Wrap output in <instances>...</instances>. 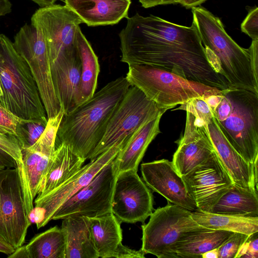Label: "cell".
I'll return each mask as SVG.
<instances>
[{"label":"cell","instance_id":"cell-43","mask_svg":"<svg viewBox=\"0 0 258 258\" xmlns=\"http://www.w3.org/2000/svg\"><path fill=\"white\" fill-rule=\"evenodd\" d=\"M0 157L8 162L13 168H17L14 160L6 152L0 148Z\"/></svg>","mask_w":258,"mask_h":258},{"label":"cell","instance_id":"cell-12","mask_svg":"<svg viewBox=\"0 0 258 258\" xmlns=\"http://www.w3.org/2000/svg\"><path fill=\"white\" fill-rule=\"evenodd\" d=\"M82 23L81 18L66 5L40 8L33 14L31 24L43 37L50 64L77 50V31Z\"/></svg>","mask_w":258,"mask_h":258},{"label":"cell","instance_id":"cell-19","mask_svg":"<svg viewBox=\"0 0 258 258\" xmlns=\"http://www.w3.org/2000/svg\"><path fill=\"white\" fill-rule=\"evenodd\" d=\"M214 150L233 183L257 190V160L246 162L234 149L213 117L205 124Z\"/></svg>","mask_w":258,"mask_h":258},{"label":"cell","instance_id":"cell-3","mask_svg":"<svg viewBox=\"0 0 258 258\" xmlns=\"http://www.w3.org/2000/svg\"><path fill=\"white\" fill-rule=\"evenodd\" d=\"M192 23L203 45L229 89L258 94V81L253 74L248 48L240 46L227 33L220 19L203 7L192 8Z\"/></svg>","mask_w":258,"mask_h":258},{"label":"cell","instance_id":"cell-18","mask_svg":"<svg viewBox=\"0 0 258 258\" xmlns=\"http://www.w3.org/2000/svg\"><path fill=\"white\" fill-rule=\"evenodd\" d=\"M177 143L172 162L180 176L201 164L215 151L205 125L188 112L184 133Z\"/></svg>","mask_w":258,"mask_h":258},{"label":"cell","instance_id":"cell-37","mask_svg":"<svg viewBox=\"0 0 258 258\" xmlns=\"http://www.w3.org/2000/svg\"><path fill=\"white\" fill-rule=\"evenodd\" d=\"M248 49L253 74L255 79L258 81V39L252 40Z\"/></svg>","mask_w":258,"mask_h":258},{"label":"cell","instance_id":"cell-20","mask_svg":"<svg viewBox=\"0 0 258 258\" xmlns=\"http://www.w3.org/2000/svg\"><path fill=\"white\" fill-rule=\"evenodd\" d=\"M89 218L99 257H145L146 253L141 249H132L122 244L121 222L112 212Z\"/></svg>","mask_w":258,"mask_h":258},{"label":"cell","instance_id":"cell-30","mask_svg":"<svg viewBox=\"0 0 258 258\" xmlns=\"http://www.w3.org/2000/svg\"><path fill=\"white\" fill-rule=\"evenodd\" d=\"M24 246L28 258H65V236L57 226L36 234Z\"/></svg>","mask_w":258,"mask_h":258},{"label":"cell","instance_id":"cell-15","mask_svg":"<svg viewBox=\"0 0 258 258\" xmlns=\"http://www.w3.org/2000/svg\"><path fill=\"white\" fill-rule=\"evenodd\" d=\"M153 197L137 171L118 172L112 196L111 212L121 223L144 222L153 212Z\"/></svg>","mask_w":258,"mask_h":258},{"label":"cell","instance_id":"cell-26","mask_svg":"<svg viewBox=\"0 0 258 258\" xmlns=\"http://www.w3.org/2000/svg\"><path fill=\"white\" fill-rule=\"evenodd\" d=\"M233 233L205 227L191 231L176 244L175 253L177 258H201L204 253L218 248Z\"/></svg>","mask_w":258,"mask_h":258},{"label":"cell","instance_id":"cell-45","mask_svg":"<svg viewBox=\"0 0 258 258\" xmlns=\"http://www.w3.org/2000/svg\"><path fill=\"white\" fill-rule=\"evenodd\" d=\"M217 248L213 249L204 253L202 255V258H218Z\"/></svg>","mask_w":258,"mask_h":258},{"label":"cell","instance_id":"cell-34","mask_svg":"<svg viewBox=\"0 0 258 258\" xmlns=\"http://www.w3.org/2000/svg\"><path fill=\"white\" fill-rule=\"evenodd\" d=\"M249 237L245 234L233 232L217 248L218 258H235L239 248Z\"/></svg>","mask_w":258,"mask_h":258},{"label":"cell","instance_id":"cell-21","mask_svg":"<svg viewBox=\"0 0 258 258\" xmlns=\"http://www.w3.org/2000/svg\"><path fill=\"white\" fill-rule=\"evenodd\" d=\"M50 70L57 97L66 114L78 105L81 64L78 49L58 57L50 64Z\"/></svg>","mask_w":258,"mask_h":258},{"label":"cell","instance_id":"cell-2","mask_svg":"<svg viewBox=\"0 0 258 258\" xmlns=\"http://www.w3.org/2000/svg\"><path fill=\"white\" fill-rule=\"evenodd\" d=\"M131 84L125 77L113 80L83 103L64 114L56 140L78 156L89 159Z\"/></svg>","mask_w":258,"mask_h":258},{"label":"cell","instance_id":"cell-42","mask_svg":"<svg viewBox=\"0 0 258 258\" xmlns=\"http://www.w3.org/2000/svg\"><path fill=\"white\" fill-rule=\"evenodd\" d=\"M12 4L9 0H0V17L12 12Z\"/></svg>","mask_w":258,"mask_h":258},{"label":"cell","instance_id":"cell-22","mask_svg":"<svg viewBox=\"0 0 258 258\" xmlns=\"http://www.w3.org/2000/svg\"><path fill=\"white\" fill-rule=\"evenodd\" d=\"M88 26L113 25L128 17L131 0H63Z\"/></svg>","mask_w":258,"mask_h":258},{"label":"cell","instance_id":"cell-39","mask_svg":"<svg viewBox=\"0 0 258 258\" xmlns=\"http://www.w3.org/2000/svg\"><path fill=\"white\" fill-rule=\"evenodd\" d=\"M144 8H150L157 6L175 4L179 0H138Z\"/></svg>","mask_w":258,"mask_h":258},{"label":"cell","instance_id":"cell-33","mask_svg":"<svg viewBox=\"0 0 258 258\" xmlns=\"http://www.w3.org/2000/svg\"><path fill=\"white\" fill-rule=\"evenodd\" d=\"M175 110H183L192 114L204 124H207L213 117L212 110L205 98L197 97L191 99Z\"/></svg>","mask_w":258,"mask_h":258},{"label":"cell","instance_id":"cell-36","mask_svg":"<svg viewBox=\"0 0 258 258\" xmlns=\"http://www.w3.org/2000/svg\"><path fill=\"white\" fill-rule=\"evenodd\" d=\"M19 119L0 103V132L16 137V126Z\"/></svg>","mask_w":258,"mask_h":258},{"label":"cell","instance_id":"cell-5","mask_svg":"<svg viewBox=\"0 0 258 258\" xmlns=\"http://www.w3.org/2000/svg\"><path fill=\"white\" fill-rule=\"evenodd\" d=\"M125 78L131 86L139 89L148 99L166 111L194 98L223 94V90L146 64L129 65Z\"/></svg>","mask_w":258,"mask_h":258},{"label":"cell","instance_id":"cell-35","mask_svg":"<svg viewBox=\"0 0 258 258\" xmlns=\"http://www.w3.org/2000/svg\"><path fill=\"white\" fill-rule=\"evenodd\" d=\"M241 30L252 40L258 39V8L257 7L248 9V14L241 24Z\"/></svg>","mask_w":258,"mask_h":258},{"label":"cell","instance_id":"cell-31","mask_svg":"<svg viewBox=\"0 0 258 258\" xmlns=\"http://www.w3.org/2000/svg\"><path fill=\"white\" fill-rule=\"evenodd\" d=\"M48 120L20 118L16 126V138L21 149L34 145L44 132Z\"/></svg>","mask_w":258,"mask_h":258},{"label":"cell","instance_id":"cell-13","mask_svg":"<svg viewBox=\"0 0 258 258\" xmlns=\"http://www.w3.org/2000/svg\"><path fill=\"white\" fill-rule=\"evenodd\" d=\"M31 224L17 168L0 171V236L17 249L24 243Z\"/></svg>","mask_w":258,"mask_h":258},{"label":"cell","instance_id":"cell-46","mask_svg":"<svg viewBox=\"0 0 258 258\" xmlns=\"http://www.w3.org/2000/svg\"><path fill=\"white\" fill-rule=\"evenodd\" d=\"M6 168H13L12 166L6 161L0 157V171Z\"/></svg>","mask_w":258,"mask_h":258},{"label":"cell","instance_id":"cell-6","mask_svg":"<svg viewBox=\"0 0 258 258\" xmlns=\"http://www.w3.org/2000/svg\"><path fill=\"white\" fill-rule=\"evenodd\" d=\"M224 93L232 108L216 120L217 124L237 153L248 163H254L258 158V94L240 89H228Z\"/></svg>","mask_w":258,"mask_h":258},{"label":"cell","instance_id":"cell-7","mask_svg":"<svg viewBox=\"0 0 258 258\" xmlns=\"http://www.w3.org/2000/svg\"><path fill=\"white\" fill-rule=\"evenodd\" d=\"M191 212L173 204L155 210L142 225L141 249L158 258H177L178 242L188 233L204 228L192 219Z\"/></svg>","mask_w":258,"mask_h":258},{"label":"cell","instance_id":"cell-17","mask_svg":"<svg viewBox=\"0 0 258 258\" xmlns=\"http://www.w3.org/2000/svg\"><path fill=\"white\" fill-rule=\"evenodd\" d=\"M141 171L146 185L169 202L190 211L198 210L172 161L163 159L144 163L141 164Z\"/></svg>","mask_w":258,"mask_h":258},{"label":"cell","instance_id":"cell-23","mask_svg":"<svg viewBox=\"0 0 258 258\" xmlns=\"http://www.w3.org/2000/svg\"><path fill=\"white\" fill-rule=\"evenodd\" d=\"M66 238L65 258H99L88 217L73 216L62 219Z\"/></svg>","mask_w":258,"mask_h":258},{"label":"cell","instance_id":"cell-11","mask_svg":"<svg viewBox=\"0 0 258 258\" xmlns=\"http://www.w3.org/2000/svg\"><path fill=\"white\" fill-rule=\"evenodd\" d=\"M130 137L118 141L96 158L83 166L59 186L43 196H36L34 201L35 207L29 216L31 223H35L37 229L45 226L64 202L88 184L105 165L116 156Z\"/></svg>","mask_w":258,"mask_h":258},{"label":"cell","instance_id":"cell-32","mask_svg":"<svg viewBox=\"0 0 258 258\" xmlns=\"http://www.w3.org/2000/svg\"><path fill=\"white\" fill-rule=\"evenodd\" d=\"M0 148L14 160L18 171L23 196L26 190V179L21 148L16 136L0 132Z\"/></svg>","mask_w":258,"mask_h":258},{"label":"cell","instance_id":"cell-25","mask_svg":"<svg viewBox=\"0 0 258 258\" xmlns=\"http://www.w3.org/2000/svg\"><path fill=\"white\" fill-rule=\"evenodd\" d=\"M161 117L147 122L130 136L116 157L118 173L128 170L138 171L149 145L161 133L159 124Z\"/></svg>","mask_w":258,"mask_h":258},{"label":"cell","instance_id":"cell-1","mask_svg":"<svg viewBox=\"0 0 258 258\" xmlns=\"http://www.w3.org/2000/svg\"><path fill=\"white\" fill-rule=\"evenodd\" d=\"M126 19L118 34L122 62L148 65L220 90L229 89L193 23L187 27L138 13Z\"/></svg>","mask_w":258,"mask_h":258},{"label":"cell","instance_id":"cell-4","mask_svg":"<svg viewBox=\"0 0 258 258\" xmlns=\"http://www.w3.org/2000/svg\"><path fill=\"white\" fill-rule=\"evenodd\" d=\"M0 103L20 118L48 120L27 63L3 34H0Z\"/></svg>","mask_w":258,"mask_h":258},{"label":"cell","instance_id":"cell-14","mask_svg":"<svg viewBox=\"0 0 258 258\" xmlns=\"http://www.w3.org/2000/svg\"><path fill=\"white\" fill-rule=\"evenodd\" d=\"M63 115L61 111L54 118L48 119L45 130L37 141L31 147L21 149L26 179L23 199L28 218L53 157L57 132Z\"/></svg>","mask_w":258,"mask_h":258},{"label":"cell","instance_id":"cell-40","mask_svg":"<svg viewBox=\"0 0 258 258\" xmlns=\"http://www.w3.org/2000/svg\"><path fill=\"white\" fill-rule=\"evenodd\" d=\"M16 249L0 236V252L7 255L13 253Z\"/></svg>","mask_w":258,"mask_h":258},{"label":"cell","instance_id":"cell-16","mask_svg":"<svg viewBox=\"0 0 258 258\" xmlns=\"http://www.w3.org/2000/svg\"><path fill=\"white\" fill-rule=\"evenodd\" d=\"M181 177L198 210L203 212H210L220 198L234 183L215 151Z\"/></svg>","mask_w":258,"mask_h":258},{"label":"cell","instance_id":"cell-8","mask_svg":"<svg viewBox=\"0 0 258 258\" xmlns=\"http://www.w3.org/2000/svg\"><path fill=\"white\" fill-rule=\"evenodd\" d=\"M166 111L131 86L112 115L100 142L89 158L93 160L116 142L131 136Z\"/></svg>","mask_w":258,"mask_h":258},{"label":"cell","instance_id":"cell-24","mask_svg":"<svg viewBox=\"0 0 258 258\" xmlns=\"http://www.w3.org/2000/svg\"><path fill=\"white\" fill-rule=\"evenodd\" d=\"M85 161L56 139L53 157L37 196H43L62 184L81 169Z\"/></svg>","mask_w":258,"mask_h":258},{"label":"cell","instance_id":"cell-44","mask_svg":"<svg viewBox=\"0 0 258 258\" xmlns=\"http://www.w3.org/2000/svg\"><path fill=\"white\" fill-rule=\"evenodd\" d=\"M37 4L40 8L54 5L59 0H31Z\"/></svg>","mask_w":258,"mask_h":258},{"label":"cell","instance_id":"cell-38","mask_svg":"<svg viewBox=\"0 0 258 258\" xmlns=\"http://www.w3.org/2000/svg\"><path fill=\"white\" fill-rule=\"evenodd\" d=\"M255 233L249 236L247 239L248 245L246 253L242 257L257 258L258 257V238Z\"/></svg>","mask_w":258,"mask_h":258},{"label":"cell","instance_id":"cell-29","mask_svg":"<svg viewBox=\"0 0 258 258\" xmlns=\"http://www.w3.org/2000/svg\"><path fill=\"white\" fill-rule=\"evenodd\" d=\"M192 219L200 225L211 229L238 232L251 235L258 232V216L219 214L195 211Z\"/></svg>","mask_w":258,"mask_h":258},{"label":"cell","instance_id":"cell-27","mask_svg":"<svg viewBox=\"0 0 258 258\" xmlns=\"http://www.w3.org/2000/svg\"><path fill=\"white\" fill-rule=\"evenodd\" d=\"M210 213L258 216L257 190L233 183L213 206Z\"/></svg>","mask_w":258,"mask_h":258},{"label":"cell","instance_id":"cell-9","mask_svg":"<svg viewBox=\"0 0 258 258\" xmlns=\"http://www.w3.org/2000/svg\"><path fill=\"white\" fill-rule=\"evenodd\" d=\"M13 45L30 70L47 119L54 118L63 110L54 88L49 58L42 34L31 24H26L15 36Z\"/></svg>","mask_w":258,"mask_h":258},{"label":"cell","instance_id":"cell-28","mask_svg":"<svg viewBox=\"0 0 258 258\" xmlns=\"http://www.w3.org/2000/svg\"><path fill=\"white\" fill-rule=\"evenodd\" d=\"M76 42L81 64L79 105L91 98L95 93L100 66L97 56L80 27L77 31Z\"/></svg>","mask_w":258,"mask_h":258},{"label":"cell","instance_id":"cell-41","mask_svg":"<svg viewBox=\"0 0 258 258\" xmlns=\"http://www.w3.org/2000/svg\"><path fill=\"white\" fill-rule=\"evenodd\" d=\"M207 0H179L178 4L186 9H192L199 7Z\"/></svg>","mask_w":258,"mask_h":258},{"label":"cell","instance_id":"cell-10","mask_svg":"<svg viewBox=\"0 0 258 258\" xmlns=\"http://www.w3.org/2000/svg\"><path fill=\"white\" fill-rule=\"evenodd\" d=\"M116 157L88 184L64 202L55 212L51 220L73 216L92 218L111 212L113 193L118 174Z\"/></svg>","mask_w":258,"mask_h":258}]
</instances>
